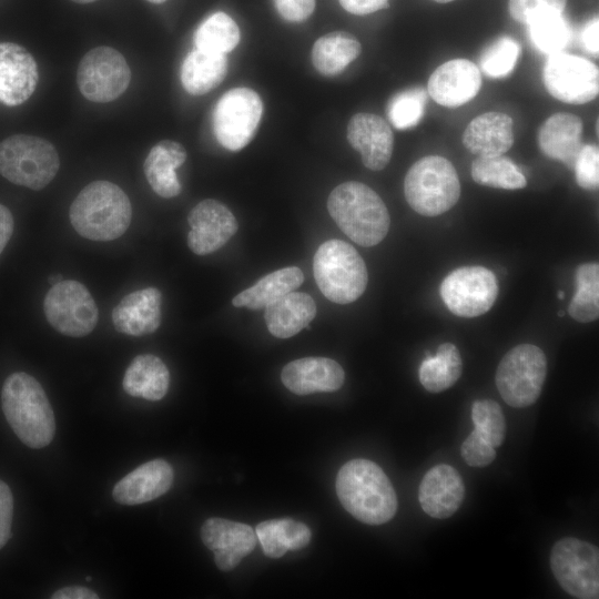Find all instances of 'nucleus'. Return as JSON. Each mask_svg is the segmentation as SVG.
<instances>
[{"label":"nucleus","instance_id":"nucleus-1","mask_svg":"<svg viewBox=\"0 0 599 599\" xmlns=\"http://www.w3.org/2000/svg\"><path fill=\"white\" fill-rule=\"evenodd\" d=\"M336 494L353 517L368 525L385 524L397 511V496L388 477L367 459H353L341 467Z\"/></svg>","mask_w":599,"mask_h":599},{"label":"nucleus","instance_id":"nucleus-2","mask_svg":"<svg viewBox=\"0 0 599 599\" xmlns=\"http://www.w3.org/2000/svg\"><path fill=\"white\" fill-rule=\"evenodd\" d=\"M1 402L7 422L23 444L40 449L52 441L54 414L34 377L24 372L9 375L2 386Z\"/></svg>","mask_w":599,"mask_h":599},{"label":"nucleus","instance_id":"nucleus-3","mask_svg":"<svg viewBox=\"0 0 599 599\" xmlns=\"http://www.w3.org/2000/svg\"><path fill=\"white\" fill-rule=\"evenodd\" d=\"M69 217L82 237L108 242L126 232L132 206L120 186L109 181H94L84 186L73 200Z\"/></svg>","mask_w":599,"mask_h":599},{"label":"nucleus","instance_id":"nucleus-4","mask_svg":"<svg viewBox=\"0 0 599 599\" xmlns=\"http://www.w3.org/2000/svg\"><path fill=\"white\" fill-rule=\"evenodd\" d=\"M327 210L337 226L358 245L374 246L388 233V210L364 183L348 181L337 185L328 195Z\"/></svg>","mask_w":599,"mask_h":599},{"label":"nucleus","instance_id":"nucleus-5","mask_svg":"<svg viewBox=\"0 0 599 599\" xmlns=\"http://www.w3.org/2000/svg\"><path fill=\"white\" fill-rule=\"evenodd\" d=\"M404 194L409 206L418 214L440 215L459 200L460 182L457 171L444 156H424L407 171Z\"/></svg>","mask_w":599,"mask_h":599},{"label":"nucleus","instance_id":"nucleus-6","mask_svg":"<svg viewBox=\"0 0 599 599\" xmlns=\"http://www.w3.org/2000/svg\"><path fill=\"white\" fill-rule=\"evenodd\" d=\"M313 271L323 295L337 304L356 301L368 282L364 260L352 245L342 240H328L317 248Z\"/></svg>","mask_w":599,"mask_h":599},{"label":"nucleus","instance_id":"nucleus-7","mask_svg":"<svg viewBox=\"0 0 599 599\" xmlns=\"http://www.w3.org/2000/svg\"><path fill=\"white\" fill-rule=\"evenodd\" d=\"M60 166L58 152L48 140L16 134L0 142V174L31 190L45 187Z\"/></svg>","mask_w":599,"mask_h":599},{"label":"nucleus","instance_id":"nucleus-8","mask_svg":"<svg viewBox=\"0 0 599 599\" xmlns=\"http://www.w3.org/2000/svg\"><path fill=\"white\" fill-rule=\"evenodd\" d=\"M547 375V358L532 344H520L501 358L496 370V386L511 407L532 405L541 394Z\"/></svg>","mask_w":599,"mask_h":599},{"label":"nucleus","instance_id":"nucleus-9","mask_svg":"<svg viewBox=\"0 0 599 599\" xmlns=\"http://www.w3.org/2000/svg\"><path fill=\"white\" fill-rule=\"evenodd\" d=\"M550 569L570 596L599 597V551L595 545L573 537L559 539L551 549Z\"/></svg>","mask_w":599,"mask_h":599},{"label":"nucleus","instance_id":"nucleus-10","mask_svg":"<svg viewBox=\"0 0 599 599\" xmlns=\"http://www.w3.org/2000/svg\"><path fill=\"white\" fill-rule=\"evenodd\" d=\"M263 114L260 95L250 88H234L225 92L213 111V131L219 143L240 151L256 133Z\"/></svg>","mask_w":599,"mask_h":599},{"label":"nucleus","instance_id":"nucleus-11","mask_svg":"<svg viewBox=\"0 0 599 599\" xmlns=\"http://www.w3.org/2000/svg\"><path fill=\"white\" fill-rule=\"evenodd\" d=\"M43 311L55 331L71 337L90 334L99 319V309L91 293L73 280H62L51 286L43 301Z\"/></svg>","mask_w":599,"mask_h":599},{"label":"nucleus","instance_id":"nucleus-12","mask_svg":"<svg viewBox=\"0 0 599 599\" xmlns=\"http://www.w3.org/2000/svg\"><path fill=\"white\" fill-rule=\"evenodd\" d=\"M131 70L125 58L114 48L97 47L81 59L77 83L89 101L106 103L118 99L129 87Z\"/></svg>","mask_w":599,"mask_h":599},{"label":"nucleus","instance_id":"nucleus-13","mask_svg":"<svg viewBox=\"0 0 599 599\" xmlns=\"http://www.w3.org/2000/svg\"><path fill=\"white\" fill-rule=\"evenodd\" d=\"M498 295L495 274L484 266H463L450 272L440 284L447 308L460 317H476L488 312Z\"/></svg>","mask_w":599,"mask_h":599},{"label":"nucleus","instance_id":"nucleus-14","mask_svg":"<svg viewBox=\"0 0 599 599\" xmlns=\"http://www.w3.org/2000/svg\"><path fill=\"white\" fill-rule=\"evenodd\" d=\"M542 79L548 93L565 103H587L599 93L598 68L592 62L569 53L549 55Z\"/></svg>","mask_w":599,"mask_h":599},{"label":"nucleus","instance_id":"nucleus-15","mask_svg":"<svg viewBox=\"0 0 599 599\" xmlns=\"http://www.w3.org/2000/svg\"><path fill=\"white\" fill-rule=\"evenodd\" d=\"M190 232L187 245L197 255L211 254L236 233L237 221L223 203L206 199L199 202L189 213Z\"/></svg>","mask_w":599,"mask_h":599},{"label":"nucleus","instance_id":"nucleus-16","mask_svg":"<svg viewBox=\"0 0 599 599\" xmlns=\"http://www.w3.org/2000/svg\"><path fill=\"white\" fill-rule=\"evenodd\" d=\"M480 88L479 68L467 59H453L430 74L427 93L440 105L457 108L473 100Z\"/></svg>","mask_w":599,"mask_h":599},{"label":"nucleus","instance_id":"nucleus-17","mask_svg":"<svg viewBox=\"0 0 599 599\" xmlns=\"http://www.w3.org/2000/svg\"><path fill=\"white\" fill-rule=\"evenodd\" d=\"M201 538L214 552L215 564L223 571L234 569L243 557L251 554L257 539L251 526L216 517L205 520Z\"/></svg>","mask_w":599,"mask_h":599},{"label":"nucleus","instance_id":"nucleus-18","mask_svg":"<svg viewBox=\"0 0 599 599\" xmlns=\"http://www.w3.org/2000/svg\"><path fill=\"white\" fill-rule=\"evenodd\" d=\"M39 81L32 54L13 42H0V102L16 106L26 102Z\"/></svg>","mask_w":599,"mask_h":599},{"label":"nucleus","instance_id":"nucleus-19","mask_svg":"<svg viewBox=\"0 0 599 599\" xmlns=\"http://www.w3.org/2000/svg\"><path fill=\"white\" fill-rule=\"evenodd\" d=\"M347 141L359 152L363 164L372 171H380L390 161L394 135L388 123L380 116L359 112L347 124Z\"/></svg>","mask_w":599,"mask_h":599},{"label":"nucleus","instance_id":"nucleus-20","mask_svg":"<svg viewBox=\"0 0 599 599\" xmlns=\"http://www.w3.org/2000/svg\"><path fill=\"white\" fill-rule=\"evenodd\" d=\"M465 486L459 473L450 465L439 464L423 477L418 500L423 510L430 517L445 519L460 507Z\"/></svg>","mask_w":599,"mask_h":599},{"label":"nucleus","instance_id":"nucleus-21","mask_svg":"<svg viewBox=\"0 0 599 599\" xmlns=\"http://www.w3.org/2000/svg\"><path fill=\"white\" fill-rule=\"evenodd\" d=\"M284 386L296 395L335 392L342 387V366L326 357H304L290 362L281 373Z\"/></svg>","mask_w":599,"mask_h":599},{"label":"nucleus","instance_id":"nucleus-22","mask_svg":"<svg viewBox=\"0 0 599 599\" xmlns=\"http://www.w3.org/2000/svg\"><path fill=\"white\" fill-rule=\"evenodd\" d=\"M162 294L146 287L125 295L113 308L111 318L115 329L130 336L154 333L162 319Z\"/></svg>","mask_w":599,"mask_h":599},{"label":"nucleus","instance_id":"nucleus-23","mask_svg":"<svg viewBox=\"0 0 599 599\" xmlns=\"http://www.w3.org/2000/svg\"><path fill=\"white\" fill-rule=\"evenodd\" d=\"M173 469L164 459H153L140 465L120 479L113 499L122 505H139L165 494L173 483Z\"/></svg>","mask_w":599,"mask_h":599},{"label":"nucleus","instance_id":"nucleus-24","mask_svg":"<svg viewBox=\"0 0 599 599\" xmlns=\"http://www.w3.org/2000/svg\"><path fill=\"white\" fill-rule=\"evenodd\" d=\"M515 141L512 119L490 111L474 118L463 133L465 148L478 156L502 155Z\"/></svg>","mask_w":599,"mask_h":599},{"label":"nucleus","instance_id":"nucleus-25","mask_svg":"<svg viewBox=\"0 0 599 599\" xmlns=\"http://www.w3.org/2000/svg\"><path fill=\"white\" fill-rule=\"evenodd\" d=\"M582 120L571 113L558 112L539 128L538 146L548 158L572 169L582 148Z\"/></svg>","mask_w":599,"mask_h":599},{"label":"nucleus","instance_id":"nucleus-26","mask_svg":"<svg viewBox=\"0 0 599 599\" xmlns=\"http://www.w3.org/2000/svg\"><path fill=\"white\" fill-rule=\"evenodd\" d=\"M186 156L184 146L172 140H162L150 150L143 169L150 186L159 196L171 199L181 193L175 170L185 162Z\"/></svg>","mask_w":599,"mask_h":599},{"label":"nucleus","instance_id":"nucleus-27","mask_svg":"<svg viewBox=\"0 0 599 599\" xmlns=\"http://www.w3.org/2000/svg\"><path fill=\"white\" fill-rule=\"evenodd\" d=\"M316 311L312 296L293 291L267 305L264 319L273 336L288 338L307 328Z\"/></svg>","mask_w":599,"mask_h":599},{"label":"nucleus","instance_id":"nucleus-28","mask_svg":"<svg viewBox=\"0 0 599 599\" xmlns=\"http://www.w3.org/2000/svg\"><path fill=\"white\" fill-rule=\"evenodd\" d=\"M169 385L170 373L166 365L152 354L134 357L122 382L126 394L152 402L162 399L167 393Z\"/></svg>","mask_w":599,"mask_h":599},{"label":"nucleus","instance_id":"nucleus-29","mask_svg":"<svg viewBox=\"0 0 599 599\" xmlns=\"http://www.w3.org/2000/svg\"><path fill=\"white\" fill-rule=\"evenodd\" d=\"M304 281V274L297 266H287L274 271L251 287L242 291L232 300L235 307L263 309L285 294L298 288Z\"/></svg>","mask_w":599,"mask_h":599},{"label":"nucleus","instance_id":"nucleus-30","mask_svg":"<svg viewBox=\"0 0 599 599\" xmlns=\"http://www.w3.org/2000/svg\"><path fill=\"white\" fill-rule=\"evenodd\" d=\"M227 65L226 54L195 49L189 52L182 62V85L190 94H205L225 79Z\"/></svg>","mask_w":599,"mask_h":599},{"label":"nucleus","instance_id":"nucleus-31","mask_svg":"<svg viewBox=\"0 0 599 599\" xmlns=\"http://www.w3.org/2000/svg\"><path fill=\"white\" fill-rule=\"evenodd\" d=\"M362 52L357 38L346 31H333L318 38L312 48L314 68L323 75L344 71Z\"/></svg>","mask_w":599,"mask_h":599},{"label":"nucleus","instance_id":"nucleus-32","mask_svg":"<svg viewBox=\"0 0 599 599\" xmlns=\"http://www.w3.org/2000/svg\"><path fill=\"white\" fill-rule=\"evenodd\" d=\"M463 362L458 348L451 343L441 344L435 356H427L419 367V380L430 393L443 392L460 377Z\"/></svg>","mask_w":599,"mask_h":599},{"label":"nucleus","instance_id":"nucleus-33","mask_svg":"<svg viewBox=\"0 0 599 599\" xmlns=\"http://www.w3.org/2000/svg\"><path fill=\"white\" fill-rule=\"evenodd\" d=\"M241 33L237 23L223 11H216L205 18L194 33L196 49L226 54L235 49Z\"/></svg>","mask_w":599,"mask_h":599},{"label":"nucleus","instance_id":"nucleus-34","mask_svg":"<svg viewBox=\"0 0 599 599\" xmlns=\"http://www.w3.org/2000/svg\"><path fill=\"white\" fill-rule=\"evenodd\" d=\"M473 180L485 186L518 190L527 185L521 170L510 159L496 156H477L470 167Z\"/></svg>","mask_w":599,"mask_h":599},{"label":"nucleus","instance_id":"nucleus-35","mask_svg":"<svg viewBox=\"0 0 599 599\" xmlns=\"http://www.w3.org/2000/svg\"><path fill=\"white\" fill-rule=\"evenodd\" d=\"M576 293L568 306L569 315L580 322L589 323L599 316V265L581 264L575 275Z\"/></svg>","mask_w":599,"mask_h":599},{"label":"nucleus","instance_id":"nucleus-36","mask_svg":"<svg viewBox=\"0 0 599 599\" xmlns=\"http://www.w3.org/2000/svg\"><path fill=\"white\" fill-rule=\"evenodd\" d=\"M528 27L534 45L548 55L562 52L569 42V27L559 13L540 16Z\"/></svg>","mask_w":599,"mask_h":599},{"label":"nucleus","instance_id":"nucleus-37","mask_svg":"<svg viewBox=\"0 0 599 599\" xmlns=\"http://www.w3.org/2000/svg\"><path fill=\"white\" fill-rule=\"evenodd\" d=\"M427 102V93L422 88L399 92L392 98L387 108L390 123L398 130L414 128L422 120Z\"/></svg>","mask_w":599,"mask_h":599},{"label":"nucleus","instance_id":"nucleus-38","mask_svg":"<svg viewBox=\"0 0 599 599\" xmlns=\"http://www.w3.org/2000/svg\"><path fill=\"white\" fill-rule=\"evenodd\" d=\"M519 53V44L509 37H502L483 51L479 67L490 78H504L515 69Z\"/></svg>","mask_w":599,"mask_h":599},{"label":"nucleus","instance_id":"nucleus-39","mask_svg":"<svg viewBox=\"0 0 599 599\" xmlns=\"http://www.w3.org/2000/svg\"><path fill=\"white\" fill-rule=\"evenodd\" d=\"M475 430L493 447H499L506 434V420L500 406L493 399L476 400L471 407Z\"/></svg>","mask_w":599,"mask_h":599},{"label":"nucleus","instance_id":"nucleus-40","mask_svg":"<svg viewBox=\"0 0 599 599\" xmlns=\"http://www.w3.org/2000/svg\"><path fill=\"white\" fill-rule=\"evenodd\" d=\"M566 4L567 0H509L508 10L514 20L528 24L540 16L561 14Z\"/></svg>","mask_w":599,"mask_h":599},{"label":"nucleus","instance_id":"nucleus-41","mask_svg":"<svg viewBox=\"0 0 599 599\" xmlns=\"http://www.w3.org/2000/svg\"><path fill=\"white\" fill-rule=\"evenodd\" d=\"M577 184L585 190L599 186V149L597 145H582L573 164Z\"/></svg>","mask_w":599,"mask_h":599},{"label":"nucleus","instance_id":"nucleus-42","mask_svg":"<svg viewBox=\"0 0 599 599\" xmlns=\"http://www.w3.org/2000/svg\"><path fill=\"white\" fill-rule=\"evenodd\" d=\"M255 535L263 552L270 558H280L288 550L281 519H270L256 526Z\"/></svg>","mask_w":599,"mask_h":599},{"label":"nucleus","instance_id":"nucleus-43","mask_svg":"<svg viewBox=\"0 0 599 599\" xmlns=\"http://www.w3.org/2000/svg\"><path fill=\"white\" fill-rule=\"evenodd\" d=\"M461 457L471 467H485L495 459L496 451L477 430H473L460 447Z\"/></svg>","mask_w":599,"mask_h":599},{"label":"nucleus","instance_id":"nucleus-44","mask_svg":"<svg viewBox=\"0 0 599 599\" xmlns=\"http://www.w3.org/2000/svg\"><path fill=\"white\" fill-rule=\"evenodd\" d=\"M280 16L290 22H302L311 17L315 0H273Z\"/></svg>","mask_w":599,"mask_h":599},{"label":"nucleus","instance_id":"nucleus-45","mask_svg":"<svg viewBox=\"0 0 599 599\" xmlns=\"http://www.w3.org/2000/svg\"><path fill=\"white\" fill-rule=\"evenodd\" d=\"M13 497L9 486L0 479V549L11 536Z\"/></svg>","mask_w":599,"mask_h":599},{"label":"nucleus","instance_id":"nucleus-46","mask_svg":"<svg viewBox=\"0 0 599 599\" xmlns=\"http://www.w3.org/2000/svg\"><path fill=\"white\" fill-rule=\"evenodd\" d=\"M281 525L288 550H297L308 545L311 530L306 525L291 518H282Z\"/></svg>","mask_w":599,"mask_h":599},{"label":"nucleus","instance_id":"nucleus-47","mask_svg":"<svg viewBox=\"0 0 599 599\" xmlns=\"http://www.w3.org/2000/svg\"><path fill=\"white\" fill-rule=\"evenodd\" d=\"M349 13L364 16L388 7L389 0H338Z\"/></svg>","mask_w":599,"mask_h":599},{"label":"nucleus","instance_id":"nucleus-48","mask_svg":"<svg viewBox=\"0 0 599 599\" xmlns=\"http://www.w3.org/2000/svg\"><path fill=\"white\" fill-rule=\"evenodd\" d=\"M581 40L585 48L593 53L599 52V21L598 18H593L583 29Z\"/></svg>","mask_w":599,"mask_h":599},{"label":"nucleus","instance_id":"nucleus-49","mask_svg":"<svg viewBox=\"0 0 599 599\" xmlns=\"http://www.w3.org/2000/svg\"><path fill=\"white\" fill-rule=\"evenodd\" d=\"M13 226L14 222L10 210L0 204V254L12 236Z\"/></svg>","mask_w":599,"mask_h":599},{"label":"nucleus","instance_id":"nucleus-50","mask_svg":"<svg viewBox=\"0 0 599 599\" xmlns=\"http://www.w3.org/2000/svg\"><path fill=\"white\" fill-rule=\"evenodd\" d=\"M52 599H98L99 596L82 586L63 587L57 590L52 596Z\"/></svg>","mask_w":599,"mask_h":599},{"label":"nucleus","instance_id":"nucleus-51","mask_svg":"<svg viewBox=\"0 0 599 599\" xmlns=\"http://www.w3.org/2000/svg\"><path fill=\"white\" fill-rule=\"evenodd\" d=\"M49 281H50V283H52V285H53V284H55V283L62 281V277H61V275H58V274H57V275L50 276Z\"/></svg>","mask_w":599,"mask_h":599},{"label":"nucleus","instance_id":"nucleus-52","mask_svg":"<svg viewBox=\"0 0 599 599\" xmlns=\"http://www.w3.org/2000/svg\"><path fill=\"white\" fill-rule=\"evenodd\" d=\"M73 2H77V3H91V2H94L97 0H71Z\"/></svg>","mask_w":599,"mask_h":599},{"label":"nucleus","instance_id":"nucleus-53","mask_svg":"<svg viewBox=\"0 0 599 599\" xmlns=\"http://www.w3.org/2000/svg\"><path fill=\"white\" fill-rule=\"evenodd\" d=\"M146 1H149L151 3L160 4V3L165 2L166 0H146Z\"/></svg>","mask_w":599,"mask_h":599},{"label":"nucleus","instance_id":"nucleus-54","mask_svg":"<svg viewBox=\"0 0 599 599\" xmlns=\"http://www.w3.org/2000/svg\"><path fill=\"white\" fill-rule=\"evenodd\" d=\"M434 1H436L438 3H447V2H451L454 0H434Z\"/></svg>","mask_w":599,"mask_h":599},{"label":"nucleus","instance_id":"nucleus-55","mask_svg":"<svg viewBox=\"0 0 599 599\" xmlns=\"http://www.w3.org/2000/svg\"><path fill=\"white\" fill-rule=\"evenodd\" d=\"M564 296H565V293H564L562 291H559V292H558V297H559V298H564Z\"/></svg>","mask_w":599,"mask_h":599},{"label":"nucleus","instance_id":"nucleus-56","mask_svg":"<svg viewBox=\"0 0 599 599\" xmlns=\"http://www.w3.org/2000/svg\"><path fill=\"white\" fill-rule=\"evenodd\" d=\"M558 315H559V316H564V315H565V312H564V311H560V312H558Z\"/></svg>","mask_w":599,"mask_h":599},{"label":"nucleus","instance_id":"nucleus-57","mask_svg":"<svg viewBox=\"0 0 599 599\" xmlns=\"http://www.w3.org/2000/svg\"><path fill=\"white\" fill-rule=\"evenodd\" d=\"M90 580H91V578L88 576V577H87V581H90Z\"/></svg>","mask_w":599,"mask_h":599}]
</instances>
